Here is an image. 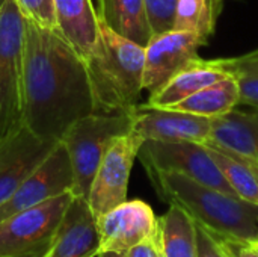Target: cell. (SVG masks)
Instances as JSON below:
<instances>
[{
	"label": "cell",
	"mask_w": 258,
	"mask_h": 257,
	"mask_svg": "<svg viewBox=\"0 0 258 257\" xmlns=\"http://www.w3.org/2000/svg\"><path fill=\"white\" fill-rule=\"evenodd\" d=\"M24 126L57 139L80 118L95 112L85 59L57 29L24 17Z\"/></svg>",
	"instance_id": "cell-1"
},
{
	"label": "cell",
	"mask_w": 258,
	"mask_h": 257,
	"mask_svg": "<svg viewBox=\"0 0 258 257\" xmlns=\"http://www.w3.org/2000/svg\"><path fill=\"white\" fill-rule=\"evenodd\" d=\"M95 112L135 114L144 91L145 47L100 20V35L85 59Z\"/></svg>",
	"instance_id": "cell-2"
},
{
	"label": "cell",
	"mask_w": 258,
	"mask_h": 257,
	"mask_svg": "<svg viewBox=\"0 0 258 257\" xmlns=\"http://www.w3.org/2000/svg\"><path fill=\"white\" fill-rule=\"evenodd\" d=\"M156 192L178 206L209 232L224 238L255 241L258 204L210 188L177 173L145 170Z\"/></svg>",
	"instance_id": "cell-3"
},
{
	"label": "cell",
	"mask_w": 258,
	"mask_h": 257,
	"mask_svg": "<svg viewBox=\"0 0 258 257\" xmlns=\"http://www.w3.org/2000/svg\"><path fill=\"white\" fill-rule=\"evenodd\" d=\"M24 17L0 0V142L24 127Z\"/></svg>",
	"instance_id": "cell-4"
},
{
	"label": "cell",
	"mask_w": 258,
	"mask_h": 257,
	"mask_svg": "<svg viewBox=\"0 0 258 257\" xmlns=\"http://www.w3.org/2000/svg\"><path fill=\"white\" fill-rule=\"evenodd\" d=\"M133 130V114L92 112L77 120L60 138L74 173L76 197L88 200L89 191L110 142Z\"/></svg>",
	"instance_id": "cell-5"
},
{
	"label": "cell",
	"mask_w": 258,
	"mask_h": 257,
	"mask_svg": "<svg viewBox=\"0 0 258 257\" xmlns=\"http://www.w3.org/2000/svg\"><path fill=\"white\" fill-rule=\"evenodd\" d=\"M74 198L65 192L0 221V257H44Z\"/></svg>",
	"instance_id": "cell-6"
},
{
	"label": "cell",
	"mask_w": 258,
	"mask_h": 257,
	"mask_svg": "<svg viewBox=\"0 0 258 257\" xmlns=\"http://www.w3.org/2000/svg\"><path fill=\"white\" fill-rule=\"evenodd\" d=\"M138 159L145 170L177 173L210 188L236 195L213 161L206 144L145 139L141 145Z\"/></svg>",
	"instance_id": "cell-7"
},
{
	"label": "cell",
	"mask_w": 258,
	"mask_h": 257,
	"mask_svg": "<svg viewBox=\"0 0 258 257\" xmlns=\"http://www.w3.org/2000/svg\"><path fill=\"white\" fill-rule=\"evenodd\" d=\"M145 139L136 132L116 136L104 153L94 177L88 203L95 218L127 200L128 180Z\"/></svg>",
	"instance_id": "cell-8"
},
{
	"label": "cell",
	"mask_w": 258,
	"mask_h": 257,
	"mask_svg": "<svg viewBox=\"0 0 258 257\" xmlns=\"http://www.w3.org/2000/svg\"><path fill=\"white\" fill-rule=\"evenodd\" d=\"M74 189V173L65 145L59 141L48 158L0 204V221Z\"/></svg>",
	"instance_id": "cell-9"
},
{
	"label": "cell",
	"mask_w": 258,
	"mask_h": 257,
	"mask_svg": "<svg viewBox=\"0 0 258 257\" xmlns=\"http://www.w3.org/2000/svg\"><path fill=\"white\" fill-rule=\"evenodd\" d=\"M209 39L183 30H169L151 36L145 45L144 89L150 94L165 86L180 70L200 58L198 50Z\"/></svg>",
	"instance_id": "cell-10"
},
{
	"label": "cell",
	"mask_w": 258,
	"mask_h": 257,
	"mask_svg": "<svg viewBox=\"0 0 258 257\" xmlns=\"http://www.w3.org/2000/svg\"><path fill=\"white\" fill-rule=\"evenodd\" d=\"M59 144L35 135L26 126L0 142V204L48 158Z\"/></svg>",
	"instance_id": "cell-11"
},
{
	"label": "cell",
	"mask_w": 258,
	"mask_h": 257,
	"mask_svg": "<svg viewBox=\"0 0 258 257\" xmlns=\"http://www.w3.org/2000/svg\"><path fill=\"white\" fill-rule=\"evenodd\" d=\"M212 127L213 118L172 108L139 105L133 114V132L144 139L209 144L212 138Z\"/></svg>",
	"instance_id": "cell-12"
},
{
	"label": "cell",
	"mask_w": 258,
	"mask_h": 257,
	"mask_svg": "<svg viewBox=\"0 0 258 257\" xmlns=\"http://www.w3.org/2000/svg\"><path fill=\"white\" fill-rule=\"evenodd\" d=\"M157 221L150 204L142 200H125L97 218L101 251L127 253L154 232Z\"/></svg>",
	"instance_id": "cell-13"
},
{
	"label": "cell",
	"mask_w": 258,
	"mask_h": 257,
	"mask_svg": "<svg viewBox=\"0 0 258 257\" xmlns=\"http://www.w3.org/2000/svg\"><path fill=\"white\" fill-rule=\"evenodd\" d=\"M100 251L101 241L97 218L88 200L74 195L44 257H97Z\"/></svg>",
	"instance_id": "cell-14"
},
{
	"label": "cell",
	"mask_w": 258,
	"mask_h": 257,
	"mask_svg": "<svg viewBox=\"0 0 258 257\" xmlns=\"http://www.w3.org/2000/svg\"><path fill=\"white\" fill-rule=\"evenodd\" d=\"M228 76L230 74L225 70L222 59L197 58L183 70H180L165 86L150 94L145 105L153 108H171L198 92L200 89L213 85Z\"/></svg>",
	"instance_id": "cell-15"
},
{
	"label": "cell",
	"mask_w": 258,
	"mask_h": 257,
	"mask_svg": "<svg viewBox=\"0 0 258 257\" xmlns=\"http://www.w3.org/2000/svg\"><path fill=\"white\" fill-rule=\"evenodd\" d=\"M57 29L83 58H89L100 35V18L92 0H54Z\"/></svg>",
	"instance_id": "cell-16"
},
{
	"label": "cell",
	"mask_w": 258,
	"mask_h": 257,
	"mask_svg": "<svg viewBox=\"0 0 258 257\" xmlns=\"http://www.w3.org/2000/svg\"><path fill=\"white\" fill-rule=\"evenodd\" d=\"M209 144L258 162V111L233 109L227 115L213 118Z\"/></svg>",
	"instance_id": "cell-17"
},
{
	"label": "cell",
	"mask_w": 258,
	"mask_h": 257,
	"mask_svg": "<svg viewBox=\"0 0 258 257\" xmlns=\"http://www.w3.org/2000/svg\"><path fill=\"white\" fill-rule=\"evenodd\" d=\"M98 18L119 35L147 45L151 32L147 23L144 0H97Z\"/></svg>",
	"instance_id": "cell-18"
},
{
	"label": "cell",
	"mask_w": 258,
	"mask_h": 257,
	"mask_svg": "<svg viewBox=\"0 0 258 257\" xmlns=\"http://www.w3.org/2000/svg\"><path fill=\"white\" fill-rule=\"evenodd\" d=\"M239 105H240L239 85L233 76H228L213 85L200 89L198 92L192 94L190 97L178 101L171 108L201 117L218 118L227 115Z\"/></svg>",
	"instance_id": "cell-19"
},
{
	"label": "cell",
	"mask_w": 258,
	"mask_h": 257,
	"mask_svg": "<svg viewBox=\"0 0 258 257\" xmlns=\"http://www.w3.org/2000/svg\"><path fill=\"white\" fill-rule=\"evenodd\" d=\"M159 224L163 257H197V224L187 212L171 204Z\"/></svg>",
	"instance_id": "cell-20"
},
{
	"label": "cell",
	"mask_w": 258,
	"mask_h": 257,
	"mask_svg": "<svg viewBox=\"0 0 258 257\" xmlns=\"http://www.w3.org/2000/svg\"><path fill=\"white\" fill-rule=\"evenodd\" d=\"M209 147V151L216 162L218 168L221 170L222 176L234 191V194L249 203L258 204V183L251 167L248 162L225 148H221L213 144H206Z\"/></svg>",
	"instance_id": "cell-21"
},
{
	"label": "cell",
	"mask_w": 258,
	"mask_h": 257,
	"mask_svg": "<svg viewBox=\"0 0 258 257\" xmlns=\"http://www.w3.org/2000/svg\"><path fill=\"white\" fill-rule=\"evenodd\" d=\"M222 9L224 0H178L174 30L192 32L210 39Z\"/></svg>",
	"instance_id": "cell-22"
},
{
	"label": "cell",
	"mask_w": 258,
	"mask_h": 257,
	"mask_svg": "<svg viewBox=\"0 0 258 257\" xmlns=\"http://www.w3.org/2000/svg\"><path fill=\"white\" fill-rule=\"evenodd\" d=\"M224 67L239 85L240 105L258 111V48L234 58H222Z\"/></svg>",
	"instance_id": "cell-23"
},
{
	"label": "cell",
	"mask_w": 258,
	"mask_h": 257,
	"mask_svg": "<svg viewBox=\"0 0 258 257\" xmlns=\"http://www.w3.org/2000/svg\"><path fill=\"white\" fill-rule=\"evenodd\" d=\"M178 0H144V9L151 36L174 30Z\"/></svg>",
	"instance_id": "cell-24"
},
{
	"label": "cell",
	"mask_w": 258,
	"mask_h": 257,
	"mask_svg": "<svg viewBox=\"0 0 258 257\" xmlns=\"http://www.w3.org/2000/svg\"><path fill=\"white\" fill-rule=\"evenodd\" d=\"M23 17L48 29H57L54 0H15ZM59 30V29H57Z\"/></svg>",
	"instance_id": "cell-25"
},
{
	"label": "cell",
	"mask_w": 258,
	"mask_h": 257,
	"mask_svg": "<svg viewBox=\"0 0 258 257\" xmlns=\"http://www.w3.org/2000/svg\"><path fill=\"white\" fill-rule=\"evenodd\" d=\"M212 233V232H210ZM221 251L225 257H258V245L254 241H243L234 238H224L213 235Z\"/></svg>",
	"instance_id": "cell-26"
},
{
	"label": "cell",
	"mask_w": 258,
	"mask_h": 257,
	"mask_svg": "<svg viewBox=\"0 0 258 257\" xmlns=\"http://www.w3.org/2000/svg\"><path fill=\"white\" fill-rule=\"evenodd\" d=\"M127 257H163L159 221H157V227L147 239H144L142 242H139L138 245H135L127 251Z\"/></svg>",
	"instance_id": "cell-27"
},
{
	"label": "cell",
	"mask_w": 258,
	"mask_h": 257,
	"mask_svg": "<svg viewBox=\"0 0 258 257\" xmlns=\"http://www.w3.org/2000/svg\"><path fill=\"white\" fill-rule=\"evenodd\" d=\"M197 257H225L212 233L197 223Z\"/></svg>",
	"instance_id": "cell-28"
},
{
	"label": "cell",
	"mask_w": 258,
	"mask_h": 257,
	"mask_svg": "<svg viewBox=\"0 0 258 257\" xmlns=\"http://www.w3.org/2000/svg\"><path fill=\"white\" fill-rule=\"evenodd\" d=\"M97 257H127V253H118V251H101Z\"/></svg>",
	"instance_id": "cell-29"
},
{
	"label": "cell",
	"mask_w": 258,
	"mask_h": 257,
	"mask_svg": "<svg viewBox=\"0 0 258 257\" xmlns=\"http://www.w3.org/2000/svg\"><path fill=\"white\" fill-rule=\"evenodd\" d=\"M246 162H248V165L251 167V170H252V173H254V176H255V179H257V183H258V162L255 161H251V159H246V158H243Z\"/></svg>",
	"instance_id": "cell-30"
},
{
	"label": "cell",
	"mask_w": 258,
	"mask_h": 257,
	"mask_svg": "<svg viewBox=\"0 0 258 257\" xmlns=\"http://www.w3.org/2000/svg\"><path fill=\"white\" fill-rule=\"evenodd\" d=\"M254 242H255V244L258 245V232H257V236H255V241H254Z\"/></svg>",
	"instance_id": "cell-31"
}]
</instances>
